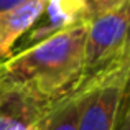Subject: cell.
<instances>
[{"label":"cell","instance_id":"6da1fadb","mask_svg":"<svg viewBox=\"0 0 130 130\" xmlns=\"http://www.w3.org/2000/svg\"><path fill=\"white\" fill-rule=\"evenodd\" d=\"M87 28L89 22L12 56L0 66V77L48 104L63 99L81 83Z\"/></svg>","mask_w":130,"mask_h":130},{"label":"cell","instance_id":"7a4b0ae2","mask_svg":"<svg viewBox=\"0 0 130 130\" xmlns=\"http://www.w3.org/2000/svg\"><path fill=\"white\" fill-rule=\"evenodd\" d=\"M130 84V64L87 87L77 130H115Z\"/></svg>","mask_w":130,"mask_h":130},{"label":"cell","instance_id":"3957f363","mask_svg":"<svg viewBox=\"0 0 130 130\" xmlns=\"http://www.w3.org/2000/svg\"><path fill=\"white\" fill-rule=\"evenodd\" d=\"M91 22L89 0H46L31 28L17 41L12 56L36 46L61 31Z\"/></svg>","mask_w":130,"mask_h":130},{"label":"cell","instance_id":"277c9868","mask_svg":"<svg viewBox=\"0 0 130 130\" xmlns=\"http://www.w3.org/2000/svg\"><path fill=\"white\" fill-rule=\"evenodd\" d=\"M51 104L0 77V130H38Z\"/></svg>","mask_w":130,"mask_h":130},{"label":"cell","instance_id":"5b68a950","mask_svg":"<svg viewBox=\"0 0 130 130\" xmlns=\"http://www.w3.org/2000/svg\"><path fill=\"white\" fill-rule=\"evenodd\" d=\"M46 0H30L23 5L0 13V64L12 58V50L31 28L40 17Z\"/></svg>","mask_w":130,"mask_h":130},{"label":"cell","instance_id":"8992f818","mask_svg":"<svg viewBox=\"0 0 130 130\" xmlns=\"http://www.w3.org/2000/svg\"><path fill=\"white\" fill-rule=\"evenodd\" d=\"M86 97L87 89H76L63 99L53 102L40 122L38 130H77Z\"/></svg>","mask_w":130,"mask_h":130},{"label":"cell","instance_id":"52a82bcc","mask_svg":"<svg viewBox=\"0 0 130 130\" xmlns=\"http://www.w3.org/2000/svg\"><path fill=\"white\" fill-rule=\"evenodd\" d=\"M125 0H89V12H91V18L99 15L109 13L120 7Z\"/></svg>","mask_w":130,"mask_h":130},{"label":"cell","instance_id":"ba28073f","mask_svg":"<svg viewBox=\"0 0 130 130\" xmlns=\"http://www.w3.org/2000/svg\"><path fill=\"white\" fill-rule=\"evenodd\" d=\"M115 130H130V101L125 105V112L122 115H119Z\"/></svg>","mask_w":130,"mask_h":130},{"label":"cell","instance_id":"9c48e42d","mask_svg":"<svg viewBox=\"0 0 130 130\" xmlns=\"http://www.w3.org/2000/svg\"><path fill=\"white\" fill-rule=\"evenodd\" d=\"M26 2H30V0H0V13L8 12L12 8H17V7L23 5Z\"/></svg>","mask_w":130,"mask_h":130},{"label":"cell","instance_id":"30bf717a","mask_svg":"<svg viewBox=\"0 0 130 130\" xmlns=\"http://www.w3.org/2000/svg\"><path fill=\"white\" fill-rule=\"evenodd\" d=\"M0 66H2V64H0Z\"/></svg>","mask_w":130,"mask_h":130}]
</instances>
